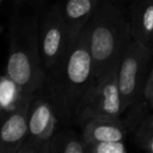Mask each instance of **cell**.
I'll return each mask as SVG.
<instances>
[{"instance_id": "obj_1", "label": "cell", "mask_w": 153, "mask_h": 153, "mask_svg": "<svg viewBox=\"0 0 153 153\" xmlns=\"http://www.w3.org/2000/svg\"><path fill=\"white\" fill-rule=\"evenodd\" d=\"M94 82V64L85 25L71 42L64 60L47 76L48 99L59 120L74 122L81 99Z\"/></svg>"}, {"instance_id": "obj_2", "label": "cell", "mask_w": 153, "mask_h": 153, "mask_svg": "<svg viewBox=\"0 0 153 153\" xmlns=\"http://www.w3.org/2000/svg\"><path fill=\"white\" fill-rule=\"evenodd\" d=\"M94 64V82L118 70L132 37L129 20L113 0H102L85 24Z\"/></svg>"}, {"instance_id": "obj_3", "label": "cell", "mask_w": 153, "mask_h": 153, "mask_svg": "<svg viewBox=\"0 0 153 153\" xmlns=\"http://www.w3.org/2000/svg\"><path fill=\"white\" fill-rule=\"evenodd\" d=\"M6 75L18 86L20 96L34 94L46 83L40 50V27L36 16L14 15L10 25Z\"/></svg>"}, {"instance_id": "obj_4", "label": "cell", "mask_w": 153, "mask_h": 153, "mask_svg": "<svg viewBox=\"0 0 153 153\" xmlns=\"http://www.w3.org/2000/svg\"><path fill=\"white\" fill-rule=\"evenodd\" d=\"M153 47L132 39L123 56L118 68V83L121 92L123 110L143 94L144 87L150 72Z\"/></svg>"}, {"instance_id": "obj_5", "label": "cell", "mask_w": 153, "mask_h": 153, "mask_svg": "<svg viewBox=\"0 0 153 153\" xmlns=\"http://www.w3.org/2000/svg\"><path fill=\"white\" fill-rule=\"evenodd\" d=\"M118 70L93 83L81 99L74 122L85 123L94 118H119L123 112Z\"/></svg>"}, {"instance_id": "obj_6", "label": "cell", "mask_w": 153, "mask_h": 153, "mask_svg": "<svg viewBox=\"0 0 153 153\" xmlns=\"http://www.w3.org/2000/svg\"><path fill=\"white\" fill-rule=\"evenodd\" d=\"M71 42L62 5L55 4L45 15L40 35L41 58L47 76L59 67Z\"/></svg>"}, {"instance_id": "obj_7", "label": "cell", "mask_w": 153, "mask_h": 153, "mask_svg": "<svg viewBox=\"0 0 153 153\" xmlns=\"http://www.w3.org/2000/svg\"><path fill=\"white\" fill-rule=\"evenodd\" d=\"M57 116L49 99L32 100L28 116V131L19 153H44L54 136Z\"/></svg>"}, {"instance_id": "obj_8", "label": "cell", "mask_w": 153, "mask_h": 153, "mask_svg": "<svg viewBox=\"0 0 153 153\" xmlns=\"http://www.w3.org/2000/svg\"><path fill=\"white\" fill-rule=\"evenodd\" d=\"M34 94L20 96L12 110L0 118V153H19L28 131V116Z\"/></svg>"}, {"instance_id": "obj_9", "label": "cell", "mask_w": 153, "mask_h": 153, "mask_svg": "<svg viewBox=\"0 0 153 153\" xmlns=\"http://www.w3.org/2000/svg\"><path fill=\"white\" fill-rule=\"evenodd\" d=\"M131 37L153 45V0H131L128 15Z\"/></svg>"}, {"instance_id": "obj_10", "label": "cell", "mask_w": 153, "mask_h": 153, "mask_svg": "<svg viewBox=\"0 0 153 153\" xmlns=\"http://www.w3.org/2000/svg\"><path fill=\"white\" fill-rule=\"evenodd\" d=\"M82 139L85 144L94 142L123 141L124 126L119 118H94L85 121Z\"/></svg>"}, {"instance_id": "obj_11", "label": "cell", "mask_w": 153, "mask_h": 153, "mask_svg": "<svg viewBox=\"0 0 153 153\" xmlns=\"http://www.w3.org/2000/svg\"><path fill=\"white\" fill-rule=\"evenodd\" d=\"M102 0H66L62 6L71 41L77 37Z\"/></svg>"}, {"instance_id": "obj_12", "label": "cell", "mask_w": 153, "mask_h": 153, "mask_svg": "<svg viewBox=\"0 0 153 153\" xmlns=\"http://www.w3.org/2000/svg\"><path fill=\"white\" fill-rule=\"evenodd\" d=\"M87 145L74 132L64 131L54 135L48 143L44 153H85Z\"/></svg>"}, {"instance_id": "obj_13", "label": "cell", "mask_w": 153, "mask_h": 153, "mask_svg": "<svg viewBox=\"0 0 153 153\" xmlns=\"http://www.w3.org/2000/svg\"><path fill=\"white\" fill-rule=\"evenodd\" d=\"M20 98L19 88L10 78L0 82V105L3 110H12Z\"/></svg>"}, {"instance_id": "obj_14", "label": "cell", "mask_w": 153, "mask_h": 153, "mask_svg": "<svg viewBox=\"0 0 153 153\" xmlns=\"http://www.w3.org/2000/svg\"><path fill=\"white\" fill-rule=\"evenodd\" d=\"M88 153H126L127 148L123 141L94 142L85 144Z\"/></svg>"}, {"instance_id": "obj_15", "label": "cell", "mask_w": 153, "mask_h": 153, "mask_svg": "<svg viewBox=\"0 0 153 153\" xmlns=\"http://www.w3.org/2000/svg\"><path fill=\"white\" fill-rule=\"evenodd\" d=\"M137 141L143 149L153 153V130L151 129H141L137 133Z\"/></svg>"}, {"instance_id": "obj_16", "label": "cell", "mask_w": 153, "mask_h": 153, "mask_svg": "<svg viewBox=\"0 0 153 153\" xmlns=\"http://www.w3.org/2000/svg\"><path fill=\"white\" fill-rule=\"evenodd\" d=\"M143 96L145 98L146 102L153 100V65L150 69V72L148 75L147 81H146L145 87H144Z\"/></svg>"}, {"instance_id": "obj_17", "label": "cell", "mask_w": 153, "mask_h": 153, "mask_svg": "<svg viewBox=\"0 0 153 153\" xmlns=\"http://www.w3.org/2000/svg\"><path fill=\"white\" fill-rule=\"evenodd\" d=\"M140 128L141 129H151V130H153V115L147 116L146 118H144V121L142 122Z\"/></svg>"}, {"instance_id": "obj_18", "label": "cell", "mask_w": 153, "mask_h": 153, "mask_svg": "<svg viewBox=\"0 0 153 153\" xmlns=\"http://www.w3.org/2000/svg\"><path fill=\"white\" fill-rule=\"evenodd\" d=\"M147 104L150 106V108H152V109H153V100H151V101H148Z\"/></svg>"}, {"instance_id": "obj_19", "label": "cell", "mask_w": 153, "mask_h": 153, "mask_svg": "<svg viewBox=\"0 0 153 153\" xmlns=\"http://www.w3.org/2000/svg\"><path fill=\"white\" fill-rule=\"evenodd\" d=\"M3 108L1 107V105H0V118H1V116H2V113H3Z\"/></svg>"}, {"instance_id": "obj_20", "label": "cell", "mask_w": 153, "mask_h": 153, "mask_svg": "<svg viewBox=\"0 0 153 153\" xmlns=\"http://www.w3.org/2000/svg\"><path fill=\"white\" fill-rule=\"evenodd\" d=\"M2 29H2V26H0V33L2 32Z\"/></svg>"}, {"instance_id": "obj_21", "label": "cell", "mask_w": 153, "mask_h": 153, "mask_svg": "<svg viewBox=\"0 0 153 153\" xmlns=\"http://www.w3.org/2000/svg\"><path fill=\"white\" fill-rule=\"evenodd\" d=\"M0 4H1V0H0Z\"/></svg>"}, {"instance_id": "obj_22", "label": "cell", "mask_w": 153, "mask_h": 153, "mask_svg": "<svg viewBox=\"0 0 153 153\" xmlns=\"http://www.w3.org/2000/svg\"><path fill=\"white\" fill-rule=\"evenodd\" d=\"M0 150H1V146H0Z\"/></svg>"}]
</instances>
